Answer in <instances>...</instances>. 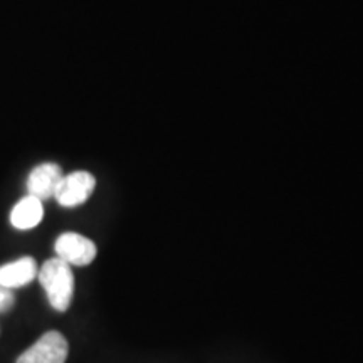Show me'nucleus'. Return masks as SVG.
<instances>
[{
  "mask_svg": "<svg viewBox=\"0 0 363 363\" xmlns=\"http://www.w3.org/2000/svg\"><path fill=\"white\" fill-rule=\"evenodd\" d=\"M44 219L43 201L27 194L16 203L11 212V224L19 230H29L39 225Z\"/></svg>",
  "mask_w": 363,
  "mask_h": 363,
  "instance_id": "0eeeda50",
  "label": "nucleus"
},
{
  "mask_svg": "<svg viewBox=\"0 0 363 363\" xmlns=\"http://www.w3.org/2000/svg\"><path fill=\"white\" fill-rule=\"evenodd\" d=\"M94 187H96V179L89 172H72V174L62 175L54 199L62 207H78L88 201L91 194L94 192Z\"/></svg>",
  "mask_w": 363,
  "mask_h": 363,
  "instance_id": "f03ea898",
  "label": "nucleus"
},
{
  "mask_svg": "<svg viewBox=\"0 0 363 363\" xmlns=\"http://www.w3.org/2000/svg\"><path fill=\"white\" fill-rule=\"evenodd\" d=\"M69 345L59 331H48L17 358V363H66Z\"/></svg>",
  "mask_w": 363,
  "mask_h": 363,
  "instance_id": "7ed1b4c3",
  "label": "nucleus"
},
{
  "mask_svg": "<svg viewBox=\"0 0 363 363\" xmlns=\"http://www.w3.org/2000/svg\"><path fill=\"white\" fill-rule=\"evenodd\" d=\"M38 262L34 257L24 256L21 259L0 266V286L7 289L22 288L38 278Z\"/></svg>",
  "mask_w": 363,
  "mask_h": 363,
  "instance_id": "423d86ee",
  "label": "nucleus"
},
{
  "mask_svg": "<svg viewBox=\"0 0 363 363\" xmlns=\"http://www.w3.org/2000/svg\"><path fill=\"white\" fill-rule=\"evenodd\" d=\"M39 283L54 310L66 311L74 296V274L71 266L59 257L45 261L38 272Z\"/></svg>",
  "mask_w": 363,
  "mask_h": 363,
  "instance_id": "f257e3e1",
  "label": "nucleus"
},
{
  "mask_svg": "<svg viewBox=\"0 0 363 363\" xmlns=\"http://www.w3.org/2000/svg\"><path fill=\"white\" fill-rule=\"evenodd\" d=\"M62 169L57 163H40L29 174L27 179V194L38 197L39 201H48L54 197L59 182L62 179Z\"/></svg>",
  "mask_w": 363,
  "mask_h": 363,
  "instance_id": "39448f33",
  "label": "nucleus"
},
{
  "mask_svg": "<svg viewBox=\"0 0 363 363\" xmlns=\"http://www.w3.org/2000/svg\"><path fill=\"white\" fill-rule=\"evenodd\" d=\"M13 303H16V298H13L12 289H7L4 288V286H0V311L11 310Z\"/></svg>",
  "mask_w": 363,
  "mask_h": 363,
  "instance_id": "6e6552de",
  "label": "nucleus"
},
{
  "mask_svg": "<svg viewBox=\"0 0 363 363\" xmlns=\"http://www.w3.org/2000/svg\"><path fill=\"white\" fill-rule=\"evenodd\" d=\"M54 251L59 259L69 266H88L98 254L96 244L78 233H65L59 235L54 244Z\"/></svg>",
  "mask_w": 363,
  "mask_h": 363,
  "instance_id": "20e7f679",
  "label": "nucleus"
}]
</instances>
